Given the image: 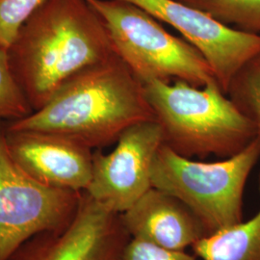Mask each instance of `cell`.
I'll return each mask as SVG.
<instances>
[{
	"instance_id": "obj_1",
	"label": "cell",
	"mask_w": 260,
	"mask_h": 260,
	"mask_svg": "<svg viewBox=\"0 0 260 260\" xmlns=\"http://www.w3.org/2000/svg\"><path fill=\"white\" fill-rule=\"evenodd\" d=\"M7 53L32 111L76 73L117 54L103 19L86 0H46Z\"/></svg>"
},
{
	"instance_id": "obj_2",
	"label": "cell",
	"mask_w": 260,
	"mask_h": 260,
	"mask_svg": "<svg viewBox=\"0 0 260 260\" xmlns=\"http://www.w3.org/2000/svg\"><path fill=\"white\" fill-rule=\"evenodd\" d=\"M146 121L154 116L143 84L114 54L70 77L43 107L10 121L6 129L55 133L93 149L111 145L126 128Z\"/></svg>"
},
{
	"instance_id": "obj_3",
	"label": "cell",
	"mask_w": 260,
	"mask_h": 260,
	"mask_svg": "<svg viewBox=\"0 0 260 260\" xmlns=\"http://www.w3.org/2000/svg\"><path fill=\"white\" fill-rule=\"evenodd\" d=\"M146 101L162 130L163 144L187 158L235 155L256 139V129L218 82L143 84Z\"/></svg>"
},
{
	"instance_id": "obj_4",
	"label": "cell",
	"mask_w": 260,
	"mask_h": 260,
	"mask_svg": "<svg viewBox=\"0 0 260 260\" xmlns=\"http://www.w3.org/2000/svg\"><path fill=\"white\" fill-rule=\"evenodd\" d=\"M258 160L257 139L216 162L196 161L163 144L151 167V185L184 204L209 235L243 221L245 186Z\"/></svg>"
},
{
	"instance_id": "obj_5",
	"label": "cell",
	"mask_w": 260,
	"mask_h": 260,
	"mask_svg": "<svg viewBox=\"0 0 260 260\" xmlns=\"http://www.w3.org/2000/svg\"><path fill=\"white\" fill-rule=\"evenodd\" d=\"M86 1L102 17L115 52L141 83L179 80L204 87L217 82L205 56L145 10L123 0Z\"/></svg>"
},
{
	"instance_id": "obj_6",
	"label": "cell",
	"mask_w": 260,
	"mask_h": 260,
	"mask_svg": "<svg viewBox=\"0 0 260 260\" xmlns=\"http://www.w3.org/2000/svg\"><path fill=\"white\" fill-rule=\"evenodd\" d=\"M83 192L51 188L29 177L12 159L0 130V260H10L40 233L72 222Z\"/></svg>"
},
{
	"instance_id": "obj_7",
	"label": "cell",
	"mask_w": 260,
	"mask_h": 260,
	"mask_svg": "<svg viewBox=\"0 0 260 260\" xmlns=\"http://www.w3.org/2000/svg\"><path fill=\"white\" fill-rule=\"evenodd\" d=\"M110 153L93 151L91 182L86 192L117 213L129 209L151 185V167L163 145L157 121L137 122L124 130Z\"/></svg>"
},
{
	"instance_id": "obj_8",
	"label": "cell",
	"mask_w": 260,
	"mask_h": 260,
	"mask_svg": "<svg viewBox=\"0 0 260 260\" xmlns=\"http://www.w3.org/2000/svg\"><path fill=\"white\" fill-rule=\"evenodd\" d=\"M129 239L121 214L83 192L71 223L38 234L10 260H118Z\"/></svg>"
},
{
	"instance_id": "obj_9",
	"label": "cell",
	"mask_w": 260,
	"mask_h": 260,
	"mask_svg": "<svg viewBox=\"0 0 260 260\" xmlns=\"http://www.w3.org/2000/svg\"><path fill=\"white\" fill-rule=\"evenodd\" d=\"M170 24L205 56L216 80L228 93L233 77L260 53V35L228 26L178 0H123Z\"/></svg>"
},
{
	"instance_id": "obj_10",
	"label": "cell",
	"mask_w": 260,
	"mask_h": 260,
	"mask_svg": "<svg viewBox=\"0 0 260 260\" xmlns=\"http://www.w3.org/2000/svg\"><path fill=\"white\" fill-rule=\"evenodd\" d=\"M12 159L43 185L84 192L93 171V149L65 136L37 130L4 129Z\"/></svg>"
},
{
	"instance_id": "obj_11",
	"label": "cell",
	"mask_w": 260,
	"mask_h": 260,
	"mask_svg": "<svg viewBox=\"0 0 260 260\" xmlns=\"http://www.w3.org/2000/svg\"><path fill=\"white\" fill-rule=\"evenodd\" d=\"M121 218L130 238L168 250L185 251L207 235L203 223L184 204L153 187Z\"/></svg>"
},
{
	"instance_id": "obj_12",
	"label": "cell",
	"mask_w": 260,
	"mask_h": 260,
	"mask_svg": "<svg viewBox=\"0 0 260 260\" xmlns=\"http://www.w3.org/2000/svg\"><path fill=\"white\" fill-rule=\"evenodd\" d=\"M192 249L203 260H260V209L246 222L206 235Z\"/></svg>"
},
{
	"instance_id": "obj_13",
	"label": "cell",
	"mask_w": 260,
	"mask_h": 260,
	"mask_svg": "<svg viewBox=\"0 0 260 260\" xmlns=\"http://www.w3.org/2000/svg\"><path fill=\"white\" fill-rule=\"evenodd\" d=\"M219 22L260 35V0H178Z\"/></svg>"
},
{
	"instance_id": "obj_14",
	"label": "cell",
	"mask_w": 260,
	"mask_h": 260,
	"mask_svg": "<svg viewBox=\"0 0 260 260\" xmlns=\"http://www.w3.org/2000/svg\"><path fill=\"white\" fill-rule=\"evenodd\" d=\"M226 94L254 124L260 145V53L239 70L230 84ZM258 190L260 192V172Z\"/></svg>"
},
{
	"instance_id": "obj_15",
	"label": "cell",
	"mask_w": 260,
	"mask_h": 260,
	"mask_svg": "<svg viewBox=\"0 0 260 260\" xmlns=\"http://www.w3.org/2000/svg\"><path fill=\"white\" fill-rule=\"evenodd\" d=\"M32 112L25 94L13 74L7 50L0 47V119L18 121Z\"/></svg>"
},
{
	"instance_id": "obj_16",
	"label": "cell",
	"mask_w": 260,
	"mask_h": 260,
	"mask_svg": "<svg viewBox=\"0 0 260 260\" xmlns=\"http://www.w3.org/2000/svg\"><path fill=\"white\" fill-rule=\"evenodd\" d=\"M46 0H0V47L8 49L19 28Z\"/></svg>"
},
{
	"instance_id": "obj_17",
	"label": "cell",
	"mask_w": 260,
	"mask_h": 260,
	"mask_svg": "<svg viewBox=\"0 0 260 260\" xmlns=\"http://www.w3.org/2000/svg\"><path fill=\"white\" fill-rule=\"evenodd\" d=\"M118 260H196L185 251L168 250L148 242L130 238Z\"/></svg>"
},
{
	"instance_id": "obj_18",
	"label": "cell",
	"mask_w": 260,
	"mask_h": 260,
	"mask_svg": "<svg viewBox=\"0 0 260 260\" xmlns=\"http://www.w3.org/2000/svg\"><path fill=\"white\" fill-rule=\"evenodd\" d=\"M0 121H1V119H0Z\"/></svg>"
}]
</instances>
